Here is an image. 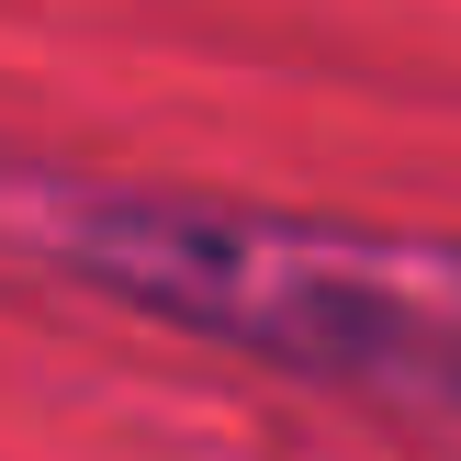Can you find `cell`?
Returning <instances> with one entry per match:
<instances>
[{"instance_id":"obj_1","label":"cell","mask_w":461,"mask_h":461,"mask_svg":"<svg viewBox=\"0 0 461 461\" xmlns=\"http://www.w3.org/2000/svg\"><path fill=\"white\" fill-rule=\"evenodd\" d=\"M79 270L124 282L158 315L248 338V349L327 360V372H405L461 394V270H405L383 248H304L192 214H90Z\"/></svg>"}]
</instances>
